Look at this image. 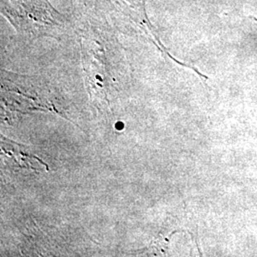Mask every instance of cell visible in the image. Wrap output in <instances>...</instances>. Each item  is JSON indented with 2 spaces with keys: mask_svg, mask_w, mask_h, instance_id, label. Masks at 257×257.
<instances>
[{
  "mask_svg": "<svg viewBox=\"0 0 257 257\" xmlns=\"http://www.w3.org/2000/svg\"><path fill=\"white\" fill-rule=\"evenodd\" d=\"M10 14L21 28L44 29L57 25V13L47 0H9Z\"/></svg>",
  "mask_w": 257,
  "mask_h": 257,
  "instance_id": "1",
  "label": "cell"
},
{
  "mask_svg": "<svg viewBox=\"0 0 257 257\" xmlns=\"http://www.w3.org/2000/svg\"><path fill=\"white\" fill-rule=\"evenodd\" d=\"M83 62L84 70L88 77L89 92L92 97L94 94H100L102 98H106L107 75H106V63L104 62V56L97 54V50L92 49L91 44L87 48L82 46Z\"/></svg>",
  "mask_w": 257,
  "mask_h": 257,
  "instance_id": "2",
  "label": "cell"
}]
</instances>
